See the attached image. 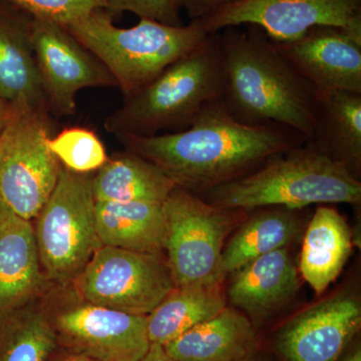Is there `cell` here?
I'll use <instances>...</instances> for the list:
<instances>
[{"instance_id": "obj_1", "label": "cell", "mask_w": 361, "mask_h": 361, "mask_svg": "<svg viewBox=\"0 0 361 361\" xmlns=\"http://www.w3.org/2000/svg\"><path fill=\"white\" fill-rule=\"evenodd\" d=\"M118 139L129 151L160 169L176 186L199 196L307 142L281 126L240 122L222 101L207 104L187 129Z\"/></svg>"}, {"instance_id": "obj_2", "label": "cell", "mask_w": 361, "mask_h": 361, "mask_svg": "<svg viewBox=\"0 0 361 361\" xmlns=\"http://www.w3.org/2000/svg\"><path fill=\"white\" fill-rule=\"evenodd\" d=\"M218 32L224 89L221 101L236 120L278 125L310 141L314 126L316 90L277 51L256 25Z\"/></svg>"}, {"instance_id": "obj_3", "label": "cell", "mask_w": 361, "mask_h": 361, "mask_svg": "<svg viewBox=\"0 0 361 361\" xmlns=\"http://www.w3.org/2000/svg\"><path fill=\"white\" fill-rule=\"evenodd\" d=\"M201 197L213 205L241 211L266 207L301 210L313 204L357 205L361 182L307 141Z\"/></svg>"}, {"instance_id": "obj_4", "label": "cell", "mask_w": 361, "mask_h": 361, "mask_svg": "<svg viewBox=\"0 0 361 361\" xmlns=\"http://www.w3.org/2000/svg\"><path fill=\"white\" fill-rule=\"evenodd\" d=\"M224 89L218 32L183 56L141 90L125 97L104 120L115 137H149L187 129L207 104L221 101Z\"/></svg>"}, {"instance_id": "obj_5", "label": "cell", "mask_w": 361, "mask_h": 361, "mask_svg": "<svg viewBox=\"0 0 361 361\" xmlns=\"http://www.w3.org/2000/svg\"><path fill=\"white\" fill-rule=\"evenodd\" d=\"M65 26L108 68L125 97L148 85L211 35L199 20L174 26L140 18L133 27H118L104 8Z\"/></svg>"}, {"instance_id": "obj_6", "label": "cell", "mask_w": 361, "mask_h": 361, "mask_svg": "<svg viewBox=\"0 0 361 361\" xmlns=\"http://www.w3.org/2000/svg\"><path fill=\"white\" fill-rule=\"evenodd\" d=\"M94 206L92 176L63 167L35 229L40 264L52 281H73L103 246Z\"/></svg>"}, {"instance_id": "obj_7", "label": "cell", "mask_w": 361, "mask_h": 361, "mask_svg": "<svg viewBox=\"0 0 361 361\" xmlns=\"http://www.w3.org/2000/svg\"><path fill=\"white\" fill-rule=\"evenodd\" d=\"M164 250L175 287L222 283L223 244L244 211L213 205L176 187L163 203Z\"/></svg>"}, {"instance_id": "obj_8", "label": "cell", "mask_w": 361, "mask_h": 361, "mask_svg": "<svg viewBox=\"0 0 361 361\" xmlns=\"http://www.w3.org/2000/svg\"><path fill=\"white\" fill-rule=\"evenodd\" d=\"M51 114L18 110L0 135V201L32 221L49 200L63 166L49 148Z\"/></svg>"}, {"instance_id": "obj_9", "label": "cell", "mask_w": 361, "mask_h": 361, "mask_svg": "<svg viewBox=\"0 0 361 361\" xmlns=\"http://www.w3.org/2000/svg\"><path fill=\"white\" fill-rule=\"evenodd\" d=\"M82 300L135 315H148L175 288L159 254L102 246L75 280Z\"/></svg>"}, {"instance_id": "obj_10", "label": "cell", "mask_w": 361, "mask_h": 361, "mask_svg": "<svg viewBox=\"0 0 361 361\" xmlns=\"http://www.w3.org/2000/svg\"><path fill=\"white\" fill-rule=\"evenodd\" d=\"M32 40L40 85L51 115H75L80 90L118 87L108 68L65 25L33 16Z\"/></svg>"}, {"instance_id": "obj_11", "label": "cell", "mask_w": 361, "mask_h": 361, "mask_svg": "<svg viewBox=\"0 0 361 361\" xmlns=\"http://www.w3.org/2000/svg\"><path fill=\"white\" fill-rule=\"evenodd\" d=\"M208 33L256 25L272 42H293L317 25L361 33V0H240L198 20Z\"/></svg>"}, {"instance_id": "obj_12", "label": "cell", "mask_w": 361, "mask_h": 361, "mask_svg": "<svg viewBox=\"0 0 361 361\" xmlns=\"http://www.w3.org/2000/svg\"><path fill=\"white\" fill-rule=\"evenodd\" d=\"M49 318L59 346L97 361H141L151 345L147 315L130 314L80 299Z\"/></svg>"}, {"instance_id": "obj_13", "label": "cell", "mask_w": 361, "mask_h": 361, "mask_svg": "<svg viewBox=\"0 0 361 361\" xmlns=\"http://www.w3.org/2000/svg\"><path fill=\"white\" fill-rule=\"evenodd\" d=\"M360 326V299L342 291L291 318L275 348L284 361H338Z\"/></svg>"}, {"instance_id": "obj_14", "label": "cell", "mask_w": 361, "mask_h": 361, "mask_svg": "<svg viewBox=\"0 0 361 361\" xmlns=\"http://www.w3.org/2000/svg\"><path fill=\"white\" fill-rule=\"evenodd\" d=\"M272 42L317 92L361 94V33L317 25L293 42Z\"/></svg>"}, {"instance_id": "obj_15", "label": "cell", "mask_w": 361, "mask_h": 361, "mask_svg": "<svg viewBox=\"0 0 361 361\" xmlns=\"http://www.w3.org/2000/svg\"><path fill=\"white\" fill-rule=\"evenodd\" d=\"M32 20V14L0 0V97L18 110L49 111L33 51Z\"/></svg>"}, {"instance_id": "obj_16", "label": "cell", "mask_w": 361, "mask_h": 361, "mask_svg": "<svg viewBox=\"0 0 361 361\" xmlns=\"http://www.w3.org/2000/svg\"><path fill=\"white\" fill-rule=\"evenodd\" d=\"M44 281L32 221L0 202V320L25 307Z\"/></svg>"}, {"instance_id": "obj_17", "label": "cell", "mask_w": 361, "mask_h": 361, "mask_svg": "<svg viewBox=\"0 0 361 361\" xmlns=\"http://www.w3.org/2000/svg\"><path fill=\"white\" fill-rule=\"evenodd\" d=\"M228 299L232 307L260 322L293 300L300 287L286 247L254 259L232 273Z\"/></svg>"}, {"instance_id": "obj_18", "label": "cell", "mask_w": 361, "mask_h": 361, "mask_svg": "<svg viewBox=\"0 0 361 361\" xmlns=\"http://www.w3.org/2000/svg\"><path fill=\"white\" fill-rule=\"evenodd\" d=\"M255 342L253 323L241 311L226 306L163 348L177 361H241L253 355Z\"/></svg>"}, {"instance_id": "obj_19", "label": "cell", "mask_w": 361, "mask_h": 361, "mask_svg": "<svg viewBox=\"0 0 361 361\" xmlns=\"http://www.w3.org/2000/svg\"><path fill=\"white\" fill-rule=\"evenodd\" d=\"M308 142L360 178L361 94L316 90L314 126Z\"/></svg>"}, {"instance_id": "obj_20", "label": "cell", "mask_w": 361, "mask_h": 361, "mask_svg": "<svg viewBox=\"0 0 361 361\" xmlns=\"http://www.w3.org/2000/svg\"><path fill=\"white\" fill-rule=\"evenodd\" d=\"M353 250V234L336 209L320 206L306 229L299 270L318 295L341 274Z\"/></svg>"}, {"instance_id": "obj_21", "label": "cell", "mask_w": 361, "mask_h": 361, "mask_svg": "<svg viewBox=\"0 0 361 361\" xmlns=\"http://www.w3.org/2000/svg\"><path fill=\"white\" fill-rule=\"evenodd\" d=\"M94 213L104 246L161 255L166 236L163 204L96 202Z\"/></svg>"}, {"instance_id": "obj_22", "label": "cell", "mask_w": 361, "mask_h": 361, "mask_svg": "<svg viewBox=\"0 0 361 361\" xmlns=\"http://www.w3.org/2000/svg\"><path fill=\"white\" fill-rule=\"evenodd\" d=\"M176 184L153 163L133 153L109 159L92 177L96 202H149L163 204Z\"/></svg>"}, {"instance_id": "obj_23", "label": "cell", "mask_w": 361, "mask_h": 361, "mask_svg": "<svg viewBox=\"0 0 361 361\" xmlns=\"http://www.w3.org/2000/svg\"><path fill=\"white\" fill-rule=\"evenodd\" d=\"M225 307L221 284L175 287L147 315L149 342L166 345Z\"/></svg>"}, {"instance_id": "obj_24", "label": "cell", "mask_w": 361, "mask_h": 361, "mask_svg": "<svg viewBox=\"0 0 361 361\" xmlns=\"http://www.w3.org/2000/svg\"><path fill=\"white\" fill-rule=\"evenodd\" d=\"M252 216L230 239L222 253L221 276L232 274L254 259L284 248L300 231L296 211L272 207Z\"/></svg>"}, {"instance_id": "obj_25", "label": "cell", "mask_w": 361, "mask_h": 361, "mask_svg": "<svg viewBox=\"0 0 361 361\" xmlns=\"http://www.w3.org/2000/svg\"><path fill=\"white\" fill-rule=\"evenodd\" d=\"M58 348L42 310L25 306L0 320V361H49Z\"/></svg>"}, {"instance_id": "obj_26", "label": "cell", "mask_w": 361, "mask_h": 361, "mask_svg": "<svg viewBox=\"0 0 361 361\" xmlns=\"http://www.w3.org/2000/svg\"><path fill=\"white\" fill-rule=\"evenodd\" d=\"M47 145L63 168L78 174L99 170L109 160L103 142L92 130L85 128L61 130L49 137Z\"/></svg>"}, {"instance_id": "obj_27", "label": "cell", "mask_w": 361, "mask_h": 361, "mask_svg": "<svg viewBox=\"0 0 361 361\" xmlns=\"http://www.w3.org/2000/svg\"><path fill=\"white\" fill-rule=\"evenodd\" d=\"M35 18L71 25L90 11L106 7V0H7Z\"/></svg>"}, {"instance_id": "obj_28", "label": "cell", "mask_w": 361, "mask_h": 361, "mask_svg": "<svg viewBox=\"0 0 361 361\" xmlns=\"http://www.w3.org/2000/svg\"><path fill=\"white\" fill-rule=\"evenodd\" d=\"M106 11L113 18L118 14L132 13L140 18L169 25H183L182 9L177 0H106Z\"/></svg>"}, {"instance_id": "obj_29", "label": "cell", "mask_w": 361, "mask_h": 361, "mask_svg": "<svg viewBox=\"0 0 361 361\" xmlns=\"http://www.w3.org/2000/svg\"><path fill=\"white\" fill-rule=\"evenodd\" d=\"M240 0H177L180 9H184L191 20H202L223 7Z\"/></svg>"}, {"instance_id": "obj_30", "label": "cell", "mask_w": 361, "mask_h": 361, "mask_svg": "<svg viewBox=\"0 0 361 361\" xmlns=\"http://www.w3.org/2000/svg\"><path fill=\"white\" fill-rule=\"evenodd\" d=\"M141 361H177L171 358L166 353L165 349L160 344L151 343L148 353Z\"/></svg>"}, {"instance_id": "obj_31", "label": "cell", "mask_w": 361, "mask_h": 361, "mask_svg": "<svg viewBox=\"0 0 361 361\" xmlns=\"http://www.w3.org/2000/svg\"><path fill=\"white\" fill-rule=\"evenodd\" d=\"M13 110L14 108L11 104L7 103L6 101L0 97V135L6 129L7 123L13 115Z\"/></svg>"}, {"instance_id": "obj_32", "label": "cell", "mask_w": 361, "mask_h": 361, "mask_svg": "<svg viewBox=\"0 0 361 361\" xmlns=\"http://www.w3.org/2000/svg\"><path fill=\"white\" fill-rule=\"evenodd\" d=\"M49 361H97L87 356L78 355V353H71V351L65 350L63 353L56 355L54 353L51 360Z\"/></svg>"}, {"instance_id": "obj_33", "label": "cell", "mask_w": 361, "mask_h": 361, "mask_svg": "<svg viewBox=\"0 0 361 361\" xmlns=\"http://www.w3.org/2000/svg\"><path fill=\"white\" fill-rule=\"evenodd\" d=\"M343 361H361L360 348H355L350 355H348L344 358Z\"/></svg>"}, {"instance_id": "obj_34", "label": "cell", "mask_w": 361, "mask_h": 361, "mask_svg": "<svg viewBox=\"0 0 361 361\" xmlns=\"http://www.w3.org/2000/svg\"><path fill=\"white\" fill-rule=\"evenodd\" d=\"M241 361H261V360H257V358L253 357V355H251L250 356H248V357H246L245 360H243Z\"/></svg>"}, {"instance_id": "obj_35", "label": "cell", "mask_w": 361, "mask_h": 361, "mask_svg": "<svg viewBox=\"0 0 361 361\" xmlns=\"http://www.w3.org/2000/svg\"><path fill=\"white\" fill-rule=\"evenodd\" d=\"M0 202H1V201H0Z\"/></svg>"}]
</instances>
